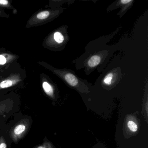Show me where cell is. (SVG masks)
<instances>
[{
	"label": "cell",
	"mask_w": 148,
	"mask_h": 148,
	"mask_svg": "<svg viewBox=\"0 0 148 148\" xmlns=\"http://www.w3.org/2000/svg\"><path fill=\"white\" fill-rule=\"evenodd\" d=\"M29 128V123L25 121L18 124L14 128L11 133V137L14 142L18 140L25 135Z\"/></svg>",
	"instance_id": "cell-1"
},
{
	"label": "cell",
	"mask_w": 148,
	"mask_h": 148,
	"mask_svg": "<svg viewBox=\"0 0 148 148\" xmlns=\"http://www.w3.org/2000/svg\"><path fill=\"white\" fill-rule=\"evenodd\" d=\"M64 78L68 84L73 86H76L78 84V80L76 77L71 73H66L64 76Z\"/></svg>",
	"instance_id": "cell-2"
},
{
	"label": "cell",
	"mask_w": 148,
	"mask_h": 148,
	"mask_svg": "<svg viewBox=\"0 0 148 148\" xmlns=\"http://www.w3.org/2000/svg\"><path fill=\"white\" fill-rule=\"evenodd\" d=\"M100 61V58L98 55L92 56L88 61V65L90 67H93L99 64Z\"/></svg>",
	"instance_id": "cell-3"
},
{
	"label": "cell",
	"mask_w": 148,
	"mask_h": 148,
	"mask_svg": "<svg viewBox=\"0 0 148 148\" xmlns=\"http://www.w3.org/2000/svg\"><path fill=\"white\" fill-rule=\"evenodd\" d=\"M43 88L45 92L50 96L53 95V89L51 86L47 82H44L43 84Z\"/></svg>",
	"instance_id": "cell-4"
},
{
	"label": "cell",
	"mask_w": 148,
	"mask_h": 148,
	"mask_svg": "<svg viewBox=\"0 0 148 148\" xmlns=\"http://www.w3.org/2000/svg\"><path fill=\"white\" fill-rule=\"evenodd\" d=\"M14 81L11 79H6L0 83V89L8 88L12 86L14 84Z\"/></svg>",
	"instance_id": "cell-5"
},
{
	"label": "cell",
	"mask_w": 148,
	"mask_h": 148,
	"mask_svg": "<svg viewBox=\"0 0 148 148\" xmlns=\"http://www.w3.org/2000/svg\"><path fill=\"white\" fill-rule=\"evenodd\" d=\"M127 126L130 130L132 132H136L138 129L137 125L132 120H130L127 122Z\"/></svg>",
	"instance_id": "cell-6"
},
{
	"label": "cell",
	"mask_w": 148,
	"mask_h": 148,
	"mask_svg": "<svg viewBox=\"0 0 148 148\" xmlns=\"http://www.w3.org/2000/svg\"><path fill=\"white\" fill-rule=\"evenodd\" d=\"M50 15V13L49 11H45L39 13L37 15V18L38 19L44 20L48 18Z\"/></svg>",
	"instance_id": "cell-7"
},
{
	"label": "cell",
	"mask_w": 148,
	"mask_h": 148,
	"mask_svg": "<svg viewBox=\"0 0 148 148\" xmlns=\"http://www.w3.org/2000/svg\"><path fill=\"white\" fill-rule=\"evenodd\" d=\"M54 38L55 41L58 43H61L64 40V38L62 34L59 32H57L54 34Z\"/></svg>",
	"instance_id": "cell-8"
},
{
	"label": "cell",
	"mask_w": 148,
	"mask_h": 148,
	"mask_svg": "<svg viewBox=\"0 0 148 148\" xmlns=\"http://www.w3.org/2000/svg\"><path fill=\"white\" fill-rule=\"evenodd\" d=\"M113 75L112 73H110L107 74L103 79V82L107 85H110L111 84L113 79Z\"/></svg>",
	"instance_id": "cell-9"
},
{
	"label": "cell",
	"mask_w": 148,
	"mask_h": 148,
	"mask_svg": "<svg viewBox=\"0 0 148 148\" xmlns=\"http://www.w3.org/2000/svg\"><path fill=\"white\" fill-rule=\"evenodd\" d=\"M0 148H7V145L3 137L0 138Z\"/></svg>",
	"instance_id": "cell-10"
},
{
	"label": "cell",
	"mask_w": 148,
	"mask_h": 148,
	"mask_svg": "<svg viewBox=\"0 0 148 148\" xmlns=\"http://www.w3.org/2000/svg\"><path fill=\"white\" fill-rule=\"evenodd\" d=\"M6 62V59L4 56L0 55V64L3 65L5 64Z\"/></svg>",
	"instance_id": "cell-11"
},
{
	"label": "cell",
	"mask_w": 148,
	"mask_h": 148,
	"mask_svg": "<svg viewBox=\"0 0 148 148\" xmlns=\"http://www.w3.org/2000/svg\"><path fill=\"white\" fill-rule=\"evenodd\" d=\"M9 4V2L6 0H0V6H6Z\"/></svg>",
	"instance_id": "cell-12"
},
{
	"label": "cell",
	"mask_w": 148,
	"mask_h": 148,
	"mask_svg": "<svg viewBox=\"0 0 148 148\" xmlns=\"http://www.w3.org/2000/svg\"><path fill=\"white\" fill-rule=\"evenodd\" d=\"M37 148H49L48 145L47 144H44L43 145H40V146H38Z\"/></svg>",
	"instance_id": "cell-13"
}]
</instances>
